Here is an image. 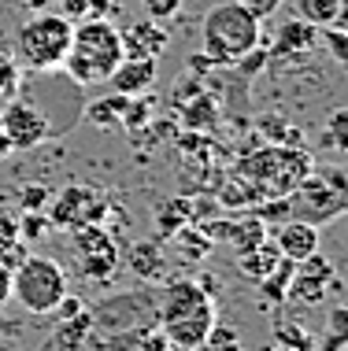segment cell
Segmentation results:
<instances>
[{"instance_id":"obj_2","label":"cell","mask_w":348,"mask_h":351,"mask_svg":"<svg viewBox=\"0 0 348 351\" xmlns=\"http://www.w3.org/2000/svg\"><path fill=\"white\" fill-rule=\"evenodd\" d=\"M215 326V303L211 292L200 281H167L163 303H159V329L174 348L196 351Z\"/></svg>"},{"instance_id":"obj_21","label":"cell","mask_w":348,"mask_h":351,"mask_svg":"<svg viewBox=\"0 0 348 351\" xmlns=\"http://www.w3.org/2000/svg\"><path fill=\"white\" fill-rule=\"evenodd\" d=\"M89 326H93V315H89V311H82V315H74V318H63L60 326H56V340H60V351H82Z\"/></svg>"},{"instance_id":"obj_35","label":"cell","mask_w":348,"mask_h":351,"mask_svg":"<svg viewBox=\"0 0 348 351\" xmlns=\"http://www.w3.org/2000/svg\"><path fill=\"white\" fill-rule=\"evenodd\" d=\"M8 300H12V267L0 263V307H4Z\"/></svg>"},{"instance_id":"obj_25","label":"cell","mask_w":348,"mask_h":351,"mask_svg":"<svg viewBox=\"0 0 348 351\" xmlns=\"http://www.w3.org/2000/svg\"><path fill=\"white\" fill-rule=\"evenodd\" d=\"M318 45H326V52L337 63H348V37H345V19H337L330 26H318Z\"/></svg>"},{"instance_id":"obj_5","label":"cell","mask_w":348,"mask_h":351,"mask_svg":"<svg viewBox=\"0 0 348 351\" xmlns=\"http://www.w3.org/2000/svg\"><path fill=\"white\" fill-rule=\"evenodd\" d=\"M241 174L259 193V200H278V196H289L297 182H304L312 174V156L304 148L275 145V148H263L259 156L244 159Z\"/></svg>"},{"instance_id":"obj_20","label":"cell","mask_w":348,"mask_h":351,"mask_svg":"<svg viewBox=\"0 0 348 351\" xmlns=\"http://www.w3.org/2000/svg\"><path fill=\"white\" fill-rule=\"evenodd\" d=\"M297 19L312 26H330L345 19V0H297Z\"/></svg>"},{"instance_id":"obj_17","label":"cell","mask_w":348,"mask_h":351,"mask_svg":"<svg viewBox=\"0 0 348 351\" xmlns=\"http://www.w3.org/2000/svg\"><path fill=\"white\" fill-rule=\"evenodd\" d=\"M189 222H193V204H189V196H171L167 204H159V211H156L159 241H163V237H174L182 226H189Z\"/></svg>"},{"instance_id":"obj_1","label":"cell","mask_w":348,"mask_h":351,"mask_svg":"<svg viewBox=\"0 0 348 351\" xmlns=\"http://www.w3.org/2000/svg\"><path fill=\"white\" fill-rule=\"evenodd\" d=\"M263 19L244 0H222L200 19V52L204 63H241L259 49Z\"/></svg>"},{"instance_id":"obj_37","label":"cell","mask_w":348,"mask_h":351,"mask_svg":"<svg viewBox=\"0 0 348 351\" xmlns=\"http://www.w3.org/2000/svg\"><path fill=\"white\" fill-rule=\"evenodd\" d=\"M12 141H8V134H4V122H0V159H8V156H12Z\"/></svg>"},{"instance_id":"obj_24","label":"cell","mask_w":348,"mask_h":351,"mask_svg":"<svg viewBox=\"0 0 348 351\" xmlns=\"http://www.w3.org/2000/svg\"><path fill=\"white\" fill-rule=\"evenodd\" d=\"M174 244L182 248L185 259H208L215 241H211L208 233H200V226H182V230L174 233Z\"/></svg>"},{"instance_id":"obj_7","label":"cell","mask_w":348,"mask_h":351,"mask_svg":"<svg viewBox=\"0 0 348 351\" xmlns=\"http://www.w3.org/2000/svg\"><path fill=\"white\" fill-rule=\"evenodd\" d=\"M49 204H52L49 226H56V230H78L86 222H104L111 211L108 193H100L93 185H71L63 193H56Z\"/></svg>"},{"instance_id":"obj_14","label":"cell","mask_w":348,"mask_h":351,"mask_svg":"<svg viewBox=\"0 0 348 351\" xmlns=\"http://www.w3.org/2000/svg\"><path fill=\"white\" fill-rule=\"evenodd\" d=\"M208 237L211 241H227L237 255H244V252H252L256 244L263 241V218L256 215V218H233V222H219V226H211L208 230Z\"/></svg>"},{"instance_id":"obj_27","label":"cell","mask_w":348,"mask_h":351,"mask_svg":"<svg viewBox=\"0 0 348 351\" xmlns=\"http://www.w3.org/2000/svg\"><path fill=\"white\" fill-rule=\"evenodd\" d=\"M19 82H23V67L8 49H0V97H19Z\"/></svg>"},{"instance_id":"obj_11","label":"cell","mask_w":348,"mask_h":351,"mask_svg":"<svg viewBox=\"0 0 348 351\" xmlns=\"http://www.w3.org/2000/svg\"><path fill=\"white\" fill-rule=\"evenodd\" d=\"M122 34V56H145V60H159L171 45V34L156 23V19H137L134 26H126Z\"/></svg>"},{"instance_id":"obj_30","label":"cell","mask_w":348,"mask_h":351,"mask_svg":"<svg viewBox=\"0 0 348 351\" xmlns=\"http://www.w3.org/2000/svg\"><path fill=\"white\" fill-rule=\"evenodd\" d=\"M15 226H19V237H23V241H37V237L49 233V218L41 211H23V218H15Z\"/></svg>"},{"instance_id":"obj_6","label":"cell","mask_w":348,"mask_h":351,"mask_svg":"<svg viewBox=\"0 0 348 351\" xmlns=\"http://www.w3.org/2000/svg\"><path fill=\"white\" fill-rule=\"evenodd\" d=\"M12 296L30 315H52L56 303L67 296V274L49 255H26L12 270Z\"/></svg>"},{"instance_id":"obj_26","label":"cell","mask_w":348,"mask_h":351,"mask_svg":"<svg viewBox=\"0 0 348 351\" xmlns=\"http://www.w3.org/2000/svg\"><path fill=\"white\" fill-rule=\"evenodd\" d=\"M148 119H152V100L141 93V97H130V100H126V111H122L119 126L130 130V134H137L141 126H148Z\"/></svg>"},{"instance_id":"obj_29","label":"cell","mask_w":348,"mask_h":351,"mask_svg":"<svg viewBox=\"0 0 348 351\" xmlns=\"http://www.w3.org/2000/svg\"><path fill=\"white\" fill-rule=\"evenodd\" d=\"M52 200V189L41 185V182H30L19 189V204H23V211H45V204Z\"/></svg>"},{"instance_id":"obj_10","label":"cell","mask_w":348,"mask_h":351,"mask_svg":"<svg viewBox=\"0 0 348 351\" xmlns=\"http://www.w3.org/2000/svg\"><path fill=\"white\" fill-rule=\"evenodd\" d=\"M0 122H4V134L12 141V148H37L41 141L52 137V122L41 108H34L30 100L23 97H8V108L0 111Z\"/></svg>"},{"instance_id":"obj_15","label":"cell","mask_w":348,"mask_h":351,"mask_svg":"<svg viewBox=\"0 0 348 351\" xmlns=\"http://www.w3.org/2000/svg\"><path fill=\"white\" fill-rule=\"evenodd\" d=\"M318 49V26L304 19H286L275 34V56H308Z\"/></svg>"},{"instance_id":"obj_28","label":"cell","mask_w":348,"mask_h":351,"mask_svg":"<svg viewBox=\"0 0 348 351\" xmlns=\"http://www.w3.org/2000/svg\"><path fill=\"white\" fill-rule=\"evenodd\" d=\"M200 348L204 351H241V337H237V329H230V326H211Z\"/></svg>"},{"instance_id":"obj_13","label":"cell","mask_w":348,"mask_h":351,"mask_svg":"<svg viewBox=\"0 0 348 351\" xmlns=\"http://www.w3.org/2000/svg\"><path fill=\"white\" fill-rule=\"evenodd\" d=\"M275 248L286 255V259L300 263V259H308L312 252H318V230H315L312 222L286 218V222H281V230H278V237H275Z\"/></svg>"},{"instance_id":"obj_8","label":"cell","mask_w":348,"mask_h":351,"mask_svg":"<svg viewBox=\"0 0 348 351\" xmlns=\"http://www.w3.org/2000/svg\"><path fill=\"white\" fill-rule=\"evenodd\" d=\"M289 204V218H300V222H326V218H337L345 211V193H337L323 182V174H308L304 182L293 185V193L286 196Z\"/></svg>"},{"instance_id":"obj_31","label":"cell","mask_w":348,"mask_h":351,"mask_svg":"<svg viewBox=\"0 0 348 351\" xmlns=\"http://www.w3.org/2000/svg\"><path fill=\"white\" fill-rule=\"evenodd\" d=\"M326 145L337 148V152L348 148V111L345 108H337L334 115H330V134H326Z\"/></svg>"},{"instance_id":"obj_22","label":"cell","mask_w":348,"mask_h":351,"mask_svg":"<svg viewBox=\"0 0 348 351\" xmlns=\"http://www.w3.org/2000/svg\"><path fill=\"white\" fill-rule=\"evenodd\" d=\"M126 100H130V97H122V93H115V97H100V100H93L89 108H86V119L93 122V126H100V130L119 126L122 111H126Z\"/></svg>"},{"instance_id":"obj_19","label":"cell","mask_w":348,"mask_h":351,"mask_svg":"<svg viewBox=\"0 0 348 351\" xmlns=\"http://www.w3.org/2000/svg\"><path fill=\"white\" fill-rule=\"evenodd\" d=\"M130 270L141 274V281L163 278V252H159V244L156 241L134 244V252H130Z\"/></svg>"},{"instance_id":"obj_9","label":"cell","mask_w":348,"mask_h":351,"mask_svg":"<svg viewBox=\"0 0 348 351\" xmlns=\"http://www.w3.org/2000/svg\"><path fill=\"white\" fill-rule=\"evenodd\" d=\"M71 241L78 248V263L93 281H108L111 270L119 267V248L111 241V233L100 222H86L78 230H71Z\"/></svg>"},{"instance_id":"obj_38","label":"cell","mask_w":348,"mask_h":351,"mask_svg":"<svg viewBox=\"0 0 348 351\" xmlns=\"http://www.w3.org/2000/svg\"><path fill=\"white\" fill-rule=\"evenodd\" d=\"M26 8H34V12H45V4H49V0H23Z\"/></svg>"},{"instance_id":"obj_23","label":"cell","mask_w":348,"mask_h":351,"mask_svg":"<svg viewBox=\"0 0 348 351\" xmlns=\"http://www.w3.org/2000/svg\"><path fill=\"white\" fill-rule=\"evenodd\" d=\"M215 119H219V108H215V100L204 97V93L182 104V122L189 130H208V126H215Z\"/></svg>"},{"instance_id":"obj_4","label":"cell","mask_w":348,"mask_h":351,"mask_svg":"<svg viewBox=\"0 0 348 351\" xmlns=\"http://www.w3.org/2000/svg\"><path fill=\"white\" fill-rule=\"evenodd\" d=\"M71 34H74L71 19H63L60 12H37L34 19H26L19 26L12 56L19 60V67H26L34 74L60 71L71 52Z\"/></svg>"},{"instance_id":"obj_12","label":"cell","mask_w":348,"mask_h":351,"mask_svg":"<svg viewBox=\"0 0 348 351\" xmlns=\"http://www.w3.org/2000/svg\"><path fill=\"white\" fill-rule=\"evenodd\" d=\"M156 60H145V56H122L119 67L108 74L111 89L122 93V97H141L156 85Z\"/></svg>"},{"instance_id":"obj_33","label":"cell","mask_w":348,"mask_h":351,"mask_svg":"<svg viewBox=\"0 0 348 351\" xmlns=\"http://www.w3.org/2000/svg\"><path fill=\"white\" fill-rule=\"evenodd\" d=\"M134 351H171V340L163 337V329H145L134 337Z\"/></svg>"},{"instance_id":"obj_36","label":"cell","mask_w":348,"mask_h":351,"mask_svg":"<svg viewBox=\"0 0 348 351\" xmlns=\"http://www.w3.org/2000/svg\"><path fill=\"white\" fill-rule=\"evenodd\" d=\"M244 4H248L252 12H256V15L263 19V15H270V12H275V4H278V0H244Z\"/></svg>"},{"instance_id":"obj_34","label":"cell","mask_w":348,"mask_h":351,"mask_svg":"<svg viewBox=\"0 0 348 351\" xmlns=\"http://www.w3.org/2000/svg\"><path fill=\"white\" fill-rule=\"evenodd\" d=\"M60 15L63 19H82V15H89V0H60Z\"/></svg>"},{"instance_id":"obj_18","label":"cell","mask_w":348,"mask_h":351,"mask_svg":"<svg viewBox=\"0 0 348 351\" xmlns=\"http://www.w3.org/2000/svg\"><path fill=\"white\" fill-rule=\"evenodd\" d=\"M278 259H281V252L275 248V244L259 241L252 252L237 255V267H241V274H244V278H252V281H263L270 270H275V263H278Z\"/></svg>"},{"instance_id":"obj_3","label":"cell","mask_w":348,"mask_h":351,"mask_svg":"<svg viewBox=\"0 0 348 351\" xmlns=\"http://www.w3.org/2000/svg\"><path fill=\"white\" fill-rule=\"evenodd\" d=\"M122 60V34L108 19H86L71 34V52L63 60V71L78 85H97L108 82V74Z\"/></svg>"},{"instance_id":"obj_32","label":"cell","mask_w":348,"mask_h":351,"mask_svg":"<svg viewBox=\"0 0 348 351\" xmlns=\"http://www.w3.org/2000/svg\"><path fill=\"white\" fill-rule=\"evenodd\" d=\"M141 8H145L148 19H156V23H163V19H174L182 12V0H137Z\"/></svg>"},{"instance_id":"obj_16","label":"cell","mask_w":348,"mask_h":351,"mask_svg":"<svg viewBox=\"0 0 348 351\" xmlns=\"http://www.w3.org/2000/svg\"><path fill=\"white\" fill-rule=\"evenodd\" d=\"M334 281H337V278H318V274L297 270V274H293V281H289V289H286V300L304 303V307H315V303H323V300H326V289H330Z\"/></svg>"}]
</instances>
